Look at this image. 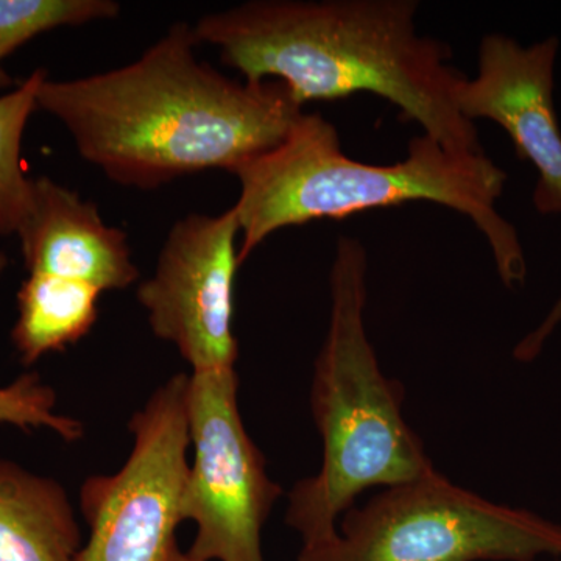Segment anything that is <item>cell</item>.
<instances>
[{"label": "cell", "mask_w": 561, "mask_h": 561, "mask_svg": "<svg viewBox=\"0 0 561 561\" xmlns=\"http://www.w3.org/2000/svg\"><path fill=\"white\" fill-rule=\"evenodd\" d=\"M241 234L232 206L219 216L191 214L176 220L157 268L138 287L151 331L176 346L192 373L236 368L232 331L234 279Z\"/></svg>", "instance_id": "cell-8"}, {"label": "cell", "mask_w": 561, "mask_h": 561, "mask_svg": "<svg viewBox=\"0 0 561 561\" xmlns=\"http://www.w3.org/2000/svg\"><path fill=\"white\" fill-rule=\"evenodd\" d=\"M231 173L241 183L232 206L242 236L241 264L283 228L432 202L478 227L508 289L526 283L518 232L496 209L507 175L483 151L451 150L423 133L409 142L404 160L368 164L343 153L339 131L327 117L302 113L278 146Z\"/></svg>", "instance_id": "cell-3"}, {"label": "cell", "mask_w": 561, "mask_h": 561, "mask_svg": "<svg viewBox=\"0 0 561 561\" xmlns=\"http://www.w3.org/2000/svg\"><path fill=\"white\" fill-rule=\"evenodd\" d=\"M416 13L415 0H251L206 14L194 33L243 79L279 81L301 105L370 92L448 149L481 153L456 105L465 76L445 43L420 35Z\"/></svg>", "instance_id": "cell-2"}, {"label": "cell", "mask_w": 561, "mask_h": 561, "mask_svg": "<svg viewBox=\"0 0 561 561\" xmlns=\"http://www.w3.org/2000/svg\"><path fill=\"white\" fill-rule=\"evenodd\" d=\"M103 291L81 280L28 273L18 294L11 339L25 365L87 337L99 319Z\"/></svg>", "instance_id": "cell-12"}, {"label": "cell", "mask_w": 561, "mask_h": 561, "mask_svg": "<svg viewBox=\"0 0 561 561\" xmlns=\"http://www.w3.org/2000/svg\"><path fill=\"white\" fill-rule=\"evenodd\" d=\"M561 321V297L560 300L556 302L552 311L548 313L545 321L537 328V330L531 331L529 335L523 339L522 342L516 345L515 351H513V356H515L516 360L522 362H530L534 360L538 354L541 353L542 346H545L546 341L551 337L552 332L556 331V328L559 327Z\"/></svg>", "instance_id": "cell-16"}, {"label": "cell", "mask_w": 561, "mask_h": 561, "mask_svg": "<svg viewBox=\"0 0 561 561\" xmlns=\"http://www.w3.org/2000/svg\"><path fill=\"white\" fill-rule=\"evenodd\" d=\"M57 393L35 373L22 375L9 386L0 387V423L24 431L49 430L65 442L80 440L84 435L79 420L60 415Z\"/></svg>", "instance_id": "cell-15"}, {"label": "cell", "mask_w": 561, "mask_h": 561, "mask_svg": "<svg viewBox=\"0 0 561 561\" xmlns=\"http://www.w3.org/2000/svg\"><path fill=\"white\" fill-rule=\"evenodd\" d=\"M559 39L524 47L490 33L479 47L474 79L456 92L461 116L496 122L511 136L516 154L531 162L538 180L534 205L541 214H561V130L553 105V70Z\"/></svg>", "instance_id": "cell-9"}, {"label": "cell", "mask_w": 561, "mask_h": 561, "mask_svg": "<svg viewBox=\"0 0 561 561\" xmlns=\"http://www.w3.org/2000/svg\"><path fill=\"white\" fill-rule=\"evenodd\" d=\"M46 79V70L36 69L16 90L0 95V236L18 232L31 209L33 180L22 168V136L28 117L38 110V92Z\"/></svg>", "instance_id": "cell-13"}, {"label": "cell", "mask_w": 561, "mask_h": 561, "mask_svg": "<svg viewBox=\"0 0 561 561\" xmlns=\"http://www.w3.org/2000/svg\"><path fill=\"white\" fill-rule=\"evenodd\" d=\"M561 560V526L454 485L431 470L350 508L337 537L298 561Z\"/></svg>", "instance_id": "cell-5"}, {"label": "cell", "mask_w": 561, "mask_h": 561, "mask_svg": "<svg viewBox=\"0 0 561 561\" xmlns=\"http://www.w3.org/2000/svg\"><path fill=\"white\" fill-rule=\"evenodd\" d=\"M28 273L122 290L139 279L127 232L103 221L94 203L47 176L33 180L32 203L16 232Z\"/></svg>", "instance_id": "cell-10"}, {"label": "cell", "mask_w": 561, "mask_h": 561, "mask_svg": "<svg viewBox=\"0 0 561 561\" xmlns=\"http://www.w3.org/2000/svg\"><path fill=\"white\" fill-rule=\"evenodd\" d=\"M191 448L184 522L195 524V561H265L262 527L280 489L243 426L236 368L192 373L186 391Z\"/></svg>", "instance_id": "cell-7"}, {"label": "cell", "mask_w": 561, "mask_h": 561, "mask_svg": "<svg viewBox=\"0 0 561 561\" xmlns=\"http://www.w3.org/2000/svg\"><path fill=\"white\" fill-rule=\"evenodd\" d=\"M81 546L65 486L0 459V561H73Z\"/></svg>", "instance_id": "cell-11"}, {"label": "cell", "mask_w": 561, "mask_h": 561, "mask_svg": "<svg viewBox=\"0 0 561 561\" xmlns=\"http://www.w3.org/2000/svg\"><path fill=\"white\" fill-rule=\"evenodd\" d=\"M114 0H0V90L10 87L2 62L25 43L58 27H77L119 16Z\"/></svg>", "instance_id": "cell-14"}, {"label": "cell", "mask_w": 561, "mask_h": 561, "mask_svg": "<svg viewBox=\"0 0 561 561\" xmlns=\"http://www.w3.org/2000/svg\"><path fill=\"white\" fill-rule=\"evenodd\" d=\"M368 261L364 245L339 239L331 268V317L317 356L311 411L323 443L317 474L295 483L286 523L302 548L337 537L335 519L371 486L400 485L432 467L402 416V393L379 367L365 330Z\"/></svg>", "instance_id": "cell-4"}, {"label": "cell", "mask_w": 561, "mask_h": 561, "mask_svg": "<svg viewBox=\"0 0 561 561\" xmlns=\"http://www.w3.org/2000/svg\"><path fill=\"white\" fill-rule=\"evenodd\" d=\"M187 381L173 376L131 416L133 448L119 471L81 485L90 535L73 561H195L176 538L191 461Z\"/></svg>", "instance_id": "cell-6"}, {"label": "cell", "mask_w": 561, "mask_h": 561, "mask_svg": "<svg viewBox=\"0 0 561 561\" xmlns=\"http://www.w3.org/2000/svg\"><path fill=\"white\" fill-rule=\"evenodd\" d=\"M186 22L138 60L83 79L46 80L38 110L65 125L83 160L122 186L154 190L232 172L278 146L302 114L279 81H238L197 60Z\"/></svg>", "instance_id": "cell-1"}]
</instances>
